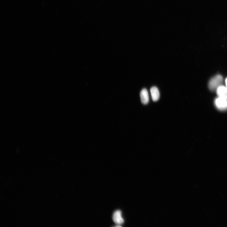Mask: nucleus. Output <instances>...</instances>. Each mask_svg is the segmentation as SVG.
I'll return each instance as SVG.
<instances>
[{"mask_svg": "<svg viewBox=\"0 0 227 227\" xmlns=\"http://www.w3.org/2000/svg\"><path fill=\"white\" fill-rule=\"evenodd\" d=\"M223 80V77L221 75H217L212 78L209 83V89L211 91H214L217 89L221 84Z\"/></svg>", "mask_w": 227, "mask_h": 227, "instance_id": "nucleus-1", "label": "nucleus"}, {"mask_svg": "<svg viewBox=\"0 0 227 227\" xmlns=\"http://www.w3.org/2000/svg\"><path fill=\"white\" fill-rule=\"evenodd\" d=\"M217 108L219 110H224L227 108V100L225 98L219 97L215 101Z\"/></svg>", "mask_w": 227, "mask_h": 227, "instance_id": "nucleus-2", "label": "nucleus"}, {"mask_svg": "<svg viewBox=\"0 0 227 227\" xmlns=\"http://www.w3.org/2000/svg\"><path fill=\"white\" fill-rule=\"evenodd\" d=\"M113 219L117 225H120L124 222V220L122 216V212L119 210L116 211L114 213L113 215Z\"/></svg>", "mask_w": 227, "mask_h": 227, "instance_id": "nucleus-3", "label": "nucleus"}, {"mask_svg": "<svg viewBox=\"0 0 227 227\" xmlns=\"http://www.w3.org/2000/svg\"><path fill=\"white\" fill-rule=\"evenodd\" d=\"M216 92L219 97L227 100V88L226 87L220 86L217 88Z\"/></svg>", "mask_w": 227, "mask_h": 227, "instance_id": "nucleus-4", "label": "nucleus"}, {"mask_svg": "<svg viewBox=\"0 0 227 227\" xmlns=\"http://www.w3.org/2000/svg\"><path fill=\"white\" fill-rule=\"evenodd\" d=\"M141 101L144 104H147L149 101V97L148 92L146 89H143L141 91L140 93Z\"/></svg>", "mask_w": 227, "mask_h": 227, "instance_id": "nucleus-5", "label": "nucleus"}, {"mask_svg": "<svg viewBox=\"0 0 227 227\" xmlns=\"http://www.w3.org/2000/svg\"><path fill=\"white\" fill-rule=\"evenodd\" d=\"M150 91L153 101L154 102L158 101L160 98V94L158 88L153 87Z\"/></svg>", "mask_w": 227, "mask_h": 227, "instance_id": "nucleus-6", "label": "nucleus"}, {"mask_svg": "<svg viewBox=\"0 0 227 227\" xmlns=\"http://www.w3.org/2000/svg\"><path fill=\"white\" fill-rule=\"evenodd\" d=\"M225 82L226 87L227 88V78L225 79Z\"/></svg>", "mask_w": 227, "mask_h": 227, "instance_id": "nucleus-7", "label": "nucleus"}]
</instances>
